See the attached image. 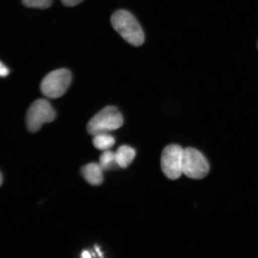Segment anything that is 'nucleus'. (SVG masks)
I'll return each instance as SVG.
<instances>
[{"label": "nucleus", "mask_w": 258, "mask_h": 258, "mask_svg": "<svg viewBox=\"0 0 258 258\" xmlns=\"http://www.w3.org/2000/svg\"><path fill=\"white\" fill-rule=\"evenodd\" d=\"M111 22L114 30L128 43L135 47L144 44L143 28L131 13L125 10H118L112 15Z\"/></svg>", "instance_id": "1"}, {"label": "nucleus", "mask_w": 258, "mask_h": 258, "mask_svg": "<svg viewBox=\"0 0 258 258\" xmlns=\"http://www.w3.org/2000/svg\"><path fill=\"white\" fill-rule=\"evenodd\" d=\"M121 113L115 106H108L96 114L87 125V131L94 137L117 130L123 124Z\"/></svg>", "instance_id": "2"}, {"label": "nucleus", "mask_w": 258, "mask_h": 258, "mask_svg": "<svg viewBox=\"0 0 258 258\" xmlns=\"http://www.w3.org/2000/svg\"><path fill=\"white\" fill-rule=\"evenodd\" d=\"M72 79V74L69 70L62 69L54 70L48 74L42 80L41 91L47 98H60L69 88Z\"/></svg>", "instance_id": "3"}, {"label": "nucleus", "mask_w": 258, "mask_h": 258, "mask_svg": "<svg viewBox=\"0 0 258 258\" xmlns=\"http://www.w3.org/2000/svg\"><path fill=\"white\" fill-rule=\"evenodd\" d=\"M56 112L46 99H40L32 103L27 114V126L28 131L36 132L42 125L54 121Z\"/></svg>", "instance_id": "4"}, {"label": "nucleus", "mask_w": 258, "mask_h": 258, "mask_svg": "<svg viewBox=\"0 0 258 258\" xmlns=\"http://www.w3.org/2000/svg\"><path fill=\"white\" fill-rule=\"evenodd\" d=\"M210 167L203 154L194 148L183 150L182 172L194 179H201L207 176Z\"/></svg>", "instance_id": "5"}, {"label": "nucleus", "mask_w": 258, "mask_h": 258, "mask_svg": "<svg viewBox=\"0 0 258 258\" xmlns=\"http://www.w3.org/2000/svg\"><path fill=\"white\" fill-rule=\"evenodd\" d=\"M183 149L179 145L172 144L164 148L161 157V166L164 175L171 180L182 175Z\"/></svg>", "instance_id": "6"}, {"label": "nucleus", "mask_w": 258, "mask_h": 258, "mask_svg": "<svg viewBox=\"0 0 258 258\" xmlns=\"http://www.w3.org/2000/svg\"><path fill=\"white\" fill-rule=\"evenodd\" d=\"M103 172L104 170L99 164L95 163L86 164L81 169V174L84 178L90 185L94 186L101 185L104 181Z\"/></svg>", "instance_id": "7"}, {"label": "nucleus", "mask_w": 258, "mask_h": 258, "mask_svg": "<svg viewBox=\"0 0 258 258\" xmlns=\"http://www.w3.org/2000/svg\"><path fill=\"white\" fill-rule=\"evenodd\" d=\"M115 156L119 167L126 168L134 160L136 152L133 148L128 145H122L116 151Z\"/></svg>", "instance_id": "8"}, {"label": "nucleus", "mask_w": 258, "mask_h": 258, "mask_svg": "<svg viewBox=\"0 0 258 258\" xmlns=\"http://www.w3.org/2000/svg\"><path fill=\"white\" fill-rule=\"evenodd\" d=\"M115 143V138L108 134H101L95 135L93 139V144L96 149L109 150Z\"/></svg>", "instance_id": "9"}, {"label": "nucleus", "mask_w": 258, "mask_h": 258, "mask_svg": "<svg viewBox=\"0 0 258 258\" xmlns=\"http://www.w3.org/2000/svg\"><path fill=\"white\" fill-rule=\"evenodd\" d=\"M99 164L104 171L114 169L120 167L116 160L115 153L109 150L105 151L99 158Z\"/></svg>", "instance_id": "10"}, {"label": "nucleus", "mask_w": 258, "mask_h": 258, "mask_svg": "<svg viewBox=\"0 0 258 258\" xmlns=\"http://www.w3.org/2000/svg\"><path fill=\"white\" fill-rule=\"evenodd\" d=\"M27 8L45 9L50 7L52 0H22Z\"/></svg>", "instance_id": "11"}, {"label": "nucleus", "mask_w": 258, "mask_h": 258, "mask_svg": "<svg viewBox=\"0 0 258 258\" xmlns=\"http://www.w3.org/2000/svg\"><path fill=\"white\" fill-rule=\"evenodd\" d=\"M83 0H61L62 4L67 7H74L82 3Z\"/></svg>", "instance_id": "12"}, {"label": "nucleus", "mask_w": 258, "mask_h": 258, "mask_svg": "<svg viewBox=\"0 0 258 258\" xmlns=\"http://www.w3.org/2000/svg\"><path fill=\"white\" fill-rule=\"evenodd\" d=\"M10 73L9 70L6 67L3 62L0 64V75L2 77L8 76Z\"/></svg>", "instance_id": "13"}, {"label": "nucleus", "mask_w": 258, "mask_h": 258, "mask_svg": "<svg viewBox=\"0 0 258 258\" xmlns=\"http://www.w3.org/2000/svg\"><path fill=\"white\" fill-rule=\"evenodd\" d=\"M82 257L88 258L91 257V255H90V254L89 253V251H83V252L82 253Z\"/></svg>", "instance_id": "14"}, {"label": "nucleus", "mask_w": 258, "mask_h": 258, "mask_svg": "<svg viewBox=\"0 0 258 258\" xmlns=\"http://www.w3.org/2000/svg\"><path fill=\"white\" fill-rule=\"evenodd\" d=\"M3 176L2 173H1V180H0V182H1V185L3 184Z\"/></svg>", "instance_id": "15"}, {"label": "nucleus", "mask_w": 258, "mask_h": 258, "mask_svg": "<svg viewBox=\"0 0 258 258\" xmlns=\"http://www.w3.org/2000/svg\"><path fill=\"white\" fill-rule=\"evenodd\" d=\"M257 48H258V41H257Z\"/></svg>", "instance_id": "16"}]
</instances>
